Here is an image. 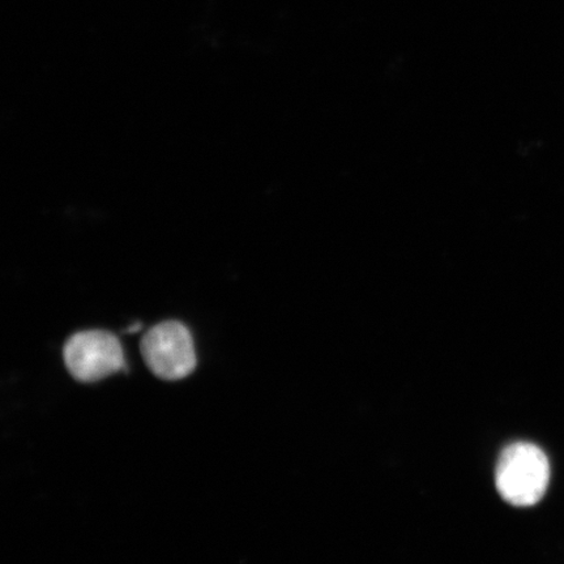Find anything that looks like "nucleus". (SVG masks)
<instances>
[{
	"label": "nucleus",
	"mask_w": 564,
	"mask_h": 564,
	"mask_svg": "<svg viewBox=\"0 0 564 564\" xmlns=\"http://www.w3.org/2000/svg\"><path fill=\"white\" fill-rule=\"evenodd\" d=\"M550 464L544 451L532 443L518 442L500 454L496 469L497 489L506 502L531 507L545 496Z\"/></svg>",
	"instance_id": "obj_1"
},
{
	"label": "nucleus",
	"mask_w": 564,
	"mask_h": 564,
	"mask_svg": "<svg viewBox=\"0 0 564 564\" xmlns=\"http://www.w3.org/2000/svg\"><path fill=\"white\" fill-rule=\"evenodd\" d=\"M140 350L148 369L161 379L180 380L196 369L194 338L180 322L169 321L153 326L141 338Z\"/></svg>",
	"instance_id": "obj_2"
},
{
	"label": "nucleus",
	"mask_w": 564,
	"mask_h": 564,
	"mask_svg": "<svg viewBox=\"0 0 564 564\" xmlns=\"http://www.w3.org/2000/svg\"><path fill=\"white\" fill-rule=\"evenodd\" d=\"M66 368L82 383H95L124 369L121 341L108 330H83L70 336L63 349Z\"/></svg>",
	"instance_id": "obj_3"
}]
</instances>
